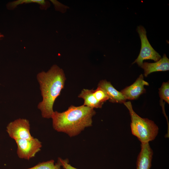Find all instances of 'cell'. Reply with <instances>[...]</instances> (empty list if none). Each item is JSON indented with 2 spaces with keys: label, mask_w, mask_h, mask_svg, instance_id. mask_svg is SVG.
<instances>
[{
  "label": "cell",
  "mask_w": 169,
  "mask_h": 169,
  "mask_svg": "<svg viewBox=\"0 0 169 169\" xmlns=\"http://www.w3.org/2000/svg\"><path fill=\"white\" fill-rule=\"evenodd\" d=\"M39 84L42 100L38 105L43 118H51L54 112L53 106L55 100L64 88L66 79L63 70L53 65L47 72L42 71L37 75Z\"/></svg>",
  "instance_id": "6da1fadb"
},
{
  "label": "cell",
  "mask_w": 169,
  "mask_h": 169,
  "mask_svg": "<svg viewBox=\"0 0 169 169\" xmlns=\"http://www.w3.org/2000/svg\"><path fill=\"white\" fill-rule=\"evenodd\" d=\"M94 109L83 105L70 106L62 112L54 111L51 116L54 129L67 134L70 137L79 134L86 128L92 125Z\"/></svg>",
  "instance_id": "7a4b0ae2"
},
{
  "label": "cell",
  "mask_w": 169,
  "mask_h": 169,
  "mask_svg": "<svg viewBox=\"0 0 169 169\" xmlns=\"http://www.w3.org/2000/svg\"><path fill=\"white\" fill-rule=\"evenodd\" d=\"M124 105L129 110L131 117V127L132 134L136 137L141 143L153 140L157 136L158 127L153 121L142 118L133 110L130 101Z\"/></svg>",
  "instance_id": "3957f363"
},
{
  "label": "cell",
  "mask_w": 169,
  "mask_h": 169,
  "mask_svg": "<svg viewBox=\"0 0 169 169\" xmlns=\"http://www.w3.org/2000/svg\"><path fill=\"white\" fill-rule=\"evenodd\" d=\"M137 31L141 40V47L140 54L135 61L133 63H136L141 67L145 60L151 59L155 62L161 58V55L152 47L147 38L146 31L142 26H138Z\"/></svg>",
  "instance_id": "277c9868"
},
{
  "label": "cell",
  "mask_w": 169,
  "mask_h": 169,
  "mask_svg": "<svg viewBox=\"0 0 169 169\" xmlns=\"http://www.w3.org/2000/svg\"><path fill=\"white\" fill-rule=\"evenodd\" d=\"M17 145V153L21 159L29 160L41 150L42 145L36 138L20 139L15 140Z\"/></svg>",
  "instance_id": "5b68a950"
},
{
  "label": "cell",
  "mask_w": 169,
  "mask_h": 169,
  "mask_svg": "<svg viewBox=\"0 0 169 169\" xmlns=\"http://www.w3.org/2000/svg\"><path fill=\"white\" fill-rule=\"evenodd\" d=\"M29 121L19 118L9 123L6 127V131L9 136L15 140L20 139H31L33 137L30 131Z\"/></svg>",
  "instance_id": "8992f818"
},
{
  "label": "cell",
  "mask_w": 169,
  "mask_h": 169,
  "mask_svg": "<svg viewBox=\"0 0 169 169\" xmlns=\"http://www.w3.org/2000/svg\"><path fill=\"white\" fill-rule=\"evenodd\" d=\"M149 85L148 83L144 80L141 74L133 84L122 90L120 92L126 100H136L146 92L144 86Z\"/></svg>",
  "instance_id": "52a82bcc"
},
{
  "label": "cell",
  "mask_w": 169,
  "mask_h": 169,
  "mask_svg": "<svg viewBox=\"0 0 169 169\" xmlns=\"http://www.w3.org/2000/svg\"><path fill=\"white\" fill-rule=\"evenodd\" d=\"M153 154L149 142L141 143V150L137 157L136 169H150Z\"/></svg>",
  "instance_id": "ba28073f"
},
{
  "label": "cell",
  "mask_w": 169,
  "mask_h": 169,
  "mask_svg": "<svg viewBox=\"0 0 169 169\" xmlns=\"http://www.w3.org/2000/svg\"><path fill=\"white\" fill-rule=\"evenodd\" d=\"M144 70V75L147 77L151 73L160 71H166L169 70V59L166 54L163 57L155 63L144 62L141 66Z\"/></svg>",
  "instance_id": "9c48e42d"
},
{
  "label": "cell",
  "mask_w": 169,
  "mask_h": 169,
  "mask_svg": "<svg viewBox=\"0 0 169 169\" xmlns=\"http://www.w3.org/2000/svg\"><path fill=\"white\" fill-rule=\"evenodd\" d=\"M98 86L102 88L109 97V101L112 103H124L126 99L120 92L117 91L110 82L106 80H102L99 82Z\"/></svg>",
  "instance_id": "30bf717a"
},
{
  "label": "cell",
  "mask_w": 169,
  "mask_h": 169,
  "mask_svg": "<svg viewBox=\"0 0 169 169\" xmlns=\"http://www.w3.org/2000/svg\"><path fill=\"white\" fill-rule=\"evenodd\" d=\"M94 90L83 89L78 97L84 100L83 105L93 108H101L103 103L99 101L93 94Z\"/></svg>",
  "instance_id": "8fae6325"
},
{
  "label": "cell",
  "mask_w": 169,
  "mask_h": 169,
  "mask_svg": "<svg viewBox=\"0 0 169 169\" xmlns=\"http://www.w3.org/2000/svg\"><path fill=\"white\" fill-rule=\"evenodd\" d=\"M36 3L39 4L41 9H46L50 6L49 2L44 0H18L9 3L7 7L8 9H14L18 5L23 3Z\"/></svg>",
  "instance_id": "7c38bea8"
},
{
  "label": "cell",
  "mask_w": 169,
  "mask_h": 169,
  "mask_svg": "<svg viewBox=\"0 0 169 169\" xmlns=\"http://www.w3.org/2000/svg\"><path fill=\"white\" fill-rule=\"evenodd\" d=\"M54 161L51 160L47 161L40 162L34 166L27 169H61V165L59 161L55 164Z\"/></svg>",
  "instance_id": "4fadbf2b"
},
{
  "label": "cell",
  "mask_w": 169,
  "mask_h": 169,
  "mask_svg": "<svg viewBox=\"0 0 169 169\" xmlns=\"http://www.w3.org/2000/svg\"><path fill=\"white\" fill-rule=\"evenodd\" d=\"M159 95L161 99L169 104V82H163L159 89Z\"/></svg>",
  "instance_id": "5bb4252c"
},
{
  "label": "cell",
  "mask_w": 169,
  "mask_h": 169,
  "mask_svg": "<svg viewBox=\"0 0 169 169\" xmlns=\"http://www.w3.org/2000/svg\"><path fill=\"white\" fill-rule=\"evenodd\" d=\"M93 94L96 99L100 102L104 103L109 98L105 91L101 87L98 86L93 91Z\"/></svg>",
  "instance_id": "9a60e30c"
},
{
  "label": "cell",
  "mask_w": 169,
  "mask_h": 169,
  "mask_svg": "<svg viewBox=\"0 0 169 169\" xmlns=\"http://www.w3.org/2000/svg\"><path fill=\"white\" fill-rule=\"evenodd\" d=\"M54 5L56 10L59 11L62 13H65L67 10L69 8L68 6L65 5L58 1L55 0H50Z\"/></svg>",
  "instance_id": "2e32d148"
},
{
  "label": "cell",
  "mask_w": 169,
  "mask_h": 169,
  "mask_svg": "<svg viewBox=\"0 0 169 169\" xmlns=\"http://www.w3.org/2000/svg\"><path fill=\"white\" fill-rule=\"evenodd\" d=\"M58 161H59L63 168L64 169H78L76 168L69 164V160L67 159L63 160L60 157L58 158Z\"/></svg>",
  "instance_id": "e0dca14e"
},
{
  "label": "cell",
  "mask_w": 169,
  "mask_h": 169,
  "mask_svg": "<svg viewBox=\"0 0 169 169\" xmlns=\"http://www.w3.org/2000/svg\"><path fill=\"white\" fill-rule=\"evenodd\" d=\"M3 37L4 35L1 33H0V39Z\"/></svg>",
  "instance_id": "ac0fdd59"
}]
</instances>
